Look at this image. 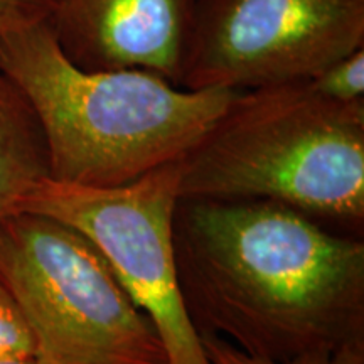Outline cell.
Wrapping results in <instances>:
<instances>
[{
	"label": "cell",
	"mask_w": 364,
	"mask_h": 364,
	"mask_svg": "<svg viewBox=\"0 0 364 364\" xmlns=\"http://www.w3.org/2000/svg\"><path fill=\"white\" fill-rule=\"evenodd\" d=\"M177 280L198 334L290 361L364 343V241L272 201L179 198Z\"/></svg>",
	"instance_id": "6da1fadb"
},
{
	"label": "cell",
	"mask_w": 364,
	"mask_h": 364,
	"mask_svg": "<svg viewBox=\"0 0 364 364\" xmlns=\"http://www.w3.org/2000/svg\"><path fill=\"white\" fill-rule=\"evenodd\" d=\"M0 70L39 118L51 179L95 188L177 162L238 93L186 90L144 70H83L59 48L49 19L0 34Z\"/></svg>",
	"instance_id": "7a4b0ae2"
},
{
	"label": "cell",
	"mask_w": 364,
	"mask_h": 364,
	"mask_svg": "<svg viewBox=\"0 0 364 364\" xmlns=\"http://www.w3.org/2000/svg\"><path fill=\"white\" fill-rule=\"evenodd\" d=\"M179 198L272 201L331 230L364 226V100L307 81L238 91L179 159Z\"/></svg>",
	"instance_id": "3957f363"
},
{
	"label": "cell",
	"mask_w": 364,
	"mask_h": 364,
	"mask_svg": "<svg viewBox=\"0 0 364 364\" xmlns=\"http://www.w3.org/2000/svg\"><path fill=\"white\" fill-rule=\"evenodd\" d=\"M0 279L38 364H169L152 321L90 240L38 213L0 223Z\"/></svg>",
	"instance_id": "277c9868"
},
{
	"label": "cell",
	"mask_w": 364,
	"mask_h": 364,
	"mask_svg": "<svg viewBox=\"0 0 364 364\" xmlns=\"http://www.w3.org/2000/svg\"><path fill=\"white\" fill-rule=\"evenodd\" d=\"M177 201L179 161L110 188L49 177L27 196L19 211L65 223L93 243L136 307L152 321L169 364H211L177 280L172 238Z\"/></svg>",
	"instance_id": "5b68a950"
},
{
	"label": "cell",
	"mask_w": 364,
	"mask_h": 364,
	"mask_svg": "<svg viewBox=\"0 0 364 364\" xmlns=\"http://www.w3.org/2000/svg\"><path fill=\"white\" fill-rule=\"evenodd\" d=\"M364 48V0H196L177 86L306 81Z\"/></svg>",
	"instance_id": "8992f818"
},
{
	"label": "cell",
	"mask_w": 364,
	"mask_h": 364,
	"mask_svg": "<svg viewBox=\"0 0 364 364\" xmlns=\"http://www.w3.org/2000/svg\"><path fill=\"white\" fill-rule=\"evenodd\" d=\"M194 4L196 0H58L49 22L66 58L83 70H144L176 85Z\"/></svg>",
	"instance_id": "52a82bcc"
},
{
	"label": "cell",
	"mask_w": 364,
	"mask_h": 364,
	"mask_svg": "<svg viewBox=\"0 0 364 364\" xmlns=\"http://www.w3.org/2000/svg\"><path fill=\"white\" fill-rule=\"evenodd\" d=\"M51 177L43 127L22 90L0 70V223Z\"/></svg>",
	"instance_id": "ba28073f"
},
{
	"label": "cell",
	"mask_w": 364,
	"mask_h": 364,
	"mask_svg": "<svg viewBox=\"0 0 364 364\" xmlns=\"http://www.w3.org/2000/svg\"><path fill=\"white\" fill-rule=\"evenodd\" d=\"M204 353L211 364H364V343L344 346L338 351L314 353L290 361H270L253 358L236 349L228 341L213 334H199Z\"/></svg>",
	"instance_id": "9c48e42d"
},
{
	"label": "cell",
	"mask_w": 364,
	"mask_h": 364,
	"mask_svg": "<svg viewBox=\"0 0 364 364\" xmlns=\"http://www.w3.org/2000/svg\"><path fill=\"white\" fill-rule=\"evenodd\" d=\"M306 81L316 93L332 102H361L364 100V48L336 59Z\"/></svg>",
	"instance_id": "30bf717a"
},
{
	"label": "cell",
	"mask_w": 364,
	"mask_h": 364,
	"mask_svg": "<svg viewBox=\"0 0 364 364\" xmlns=\"http://www.w3.org/2000/svg\"><path fill=\"white\" fill-rule=\"evenodd\" d=\"M34 356V343L12 294L0 279V359Z\"/></svg>",
	"instance_id": "8fae6325"
},
{
	"label": "cell",
	"mask_w": 364,
	"mask_h": 364,
	"mask_svg": "<svg viewBox=\"0 0 364 364\" xmlns=\"http://www.w3.org/2000/svg\"><path fill=\"white\" fill-rule=\"evenodd\" d=\"M58 0H0V34L48 21Z\"/></svg>",
	"instance_id": "7c38bea8"
},
{
	"label": "cell",
	"mask_w": 364,
	"mask_h": 364,
	"mask_svg": "<svg viewBox=\"0 0 364 364\" xmlns=\"http://www.w3.org/2000/svg\"><path fill=\"white\" fill-rule=\"evenodd\" d=\"M0 364H38V361H36L34 356H19L0 359Z\"/></svg>",
	"instance_id": "4fadbf2b"
}]
</instances>
